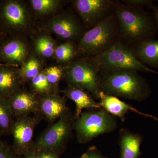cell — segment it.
<instances>
[{
    "label": "cell",
    "mask_w": 158,
    "mask_h": 158,
    "mask_svg": "<svg viewBox=\"0 0 158 158\" xmlns=\"http://www.w3.org/2000/svg\"><path fill=\"white\" fill-rule=\"evenodd\" d=\"M49 83L58 93V84L63 77L64 69L57 66H52L44 71Z\"/></svg>",
    "instance_id": "cell-26"
},
{
    "label": "cell",
    "mask_w": 158,
    "mask_h": 158,
    "mask_svg": "<svg viewBox=\"0 0 158 158\" xmlns=\"http://www.w3.org/2000/svg\"><path fill=\"white\" fill-rule=\"evenodd\" d=\"M157 2H158V1H157Z\"/></svg>",
    "instance_id": "cell-33"
},
{
    "label": "cell",
    "mask_w": 158,
    "mask_h": 158,
    "mask_svg": "<svg viewBox=\"0 0 158 158\" xmlns=\"http://www.w3.org/2000/svg\"><path fill=\"white\" fill-rule=\"evenodd\" d=\"M118 127L116 117L103 108L85 110L75 120L77 141L86 144L104 134L112 132Z\"/></svg>",
    "instance_id": "cell-4"
},
{
    "label": "cell",
    "mask_w": 158,
    "mask_h": 158,
    "mask_svg": "<svg viewBox=\"0 0 158 158\" xmlns=\"http://www.w3.org/2000/svg\"><path fill=\"white\" fill-rule=\"evenodd\" d=\"M40 72V63L35 57H31L29 59L19 71L20 77L23 82H30Z\"/></svg>",
    "instance_id": "cell-24"
},
{
    "label": "cell",
    "mask_w": 158,
    "mask_h": 158,
    "mask_svg": "<svg viewBox=\"0 0 158 158\" xmlns=\"http://www.w3.org/2000/svg\"><path fill=\"white\" fill-rule=\"evenodd\" d=\"M117 2L112 0H76L73 3L84 23L91 28L113 12Z\"/></svg>",
    "instance_id": "cell-8"
},
{
    "label": "cell",
    "mask_w": 158,
    "mask_h": 158,
    "mask_svg": "<svg viewBox=\"0 0 158 158\" xmlns=\"http://www.w3.org/2000/svg\"><path fill=\"white\" fill-rule=\"evenodd\" d=\"M23 83L19 71L12 69H0V98H9L21 88Z\"/></svg>",
    "instance_id": "cell-17"
},
{
    "label": "cell",
    "mask_w": 158,
    "mask_h": 158,
    "mask_svg": "<svg viewBox=\"0 0 158 158\" xmlns=\"http://www.w3.org/2000/svg\"><path fill=\"white\" fill-rule=\"evenodd\" d=\"M90 58L100 73L119 69L143 71L158 74V72L141 63L131 48L120 41L96 56Z\"/></svg>",
    "instance_id": "cell-5"
},
{
    "label": "cell",
    "mask_w": 158,
    "mask_h": 158,
    "mask_svg": "<svg viewBox=\"0 0 158 158\" xmlns=\"http://www.w3.org/2000/svg\"><path fill=\"white\" fill-rule=\"evenodd\" d=\"M32 90L38 96H42L52 93H58L49 83L44 71L41 72L30 81Z\"/></svg>",
    "instance_id": "cell-21"
},
{
    "label": "cell",
    "mask_w": 158,
    "mask_h": 158,
    "mask_svg": "<svg viewBox=\"0 0 158 158\" xmlns=\"http://www.w3.org/2000/svg\"><path fill=\"white\" fill-rule=\"evenodd\" d=\"M75 118L70 110L51 125L34 141L31 149H52L58 151L68 143L75 130Z\"/></svg>",
    "instance_id": "cell-7"
},
{
    "label": "cell",
    "mask_w": 158,
    "mask_h": 158,
    "mask_svg": "<svg viewBox=\"0 0 158 158\" xmlns=\"http://www.w3.org/2000/svg\"><path fill=\"white\" fill-rule=\"evenodd\" d=\"M39 109L40 115L52 124L69 111L65 99L58 93L40 96Z\"/></svg>",
    "instance_id": "cell-12"
},
{
    "label": "cell",
    "mask_w": 158,
    "mask_h": 158,
    "mask_svg": "<svg viewBox=\"0 0 158 158\" xmlns=\"http://www.w3.org/2000/svg\"><path fill=\"white\" fill-rule=\"evenodd\" d=\"M65 96L73 101L76 105L74 118L77 119L84 110H92L102 108L99 102L90 93L76 85H68L62 91Z\"/></svg>",
    "instance_id": "cell-13"
},
{
    "label": "cell",
    "mask_w": 158,
    "mask_h": 158,
    "mask_svg": "<svg viewBox=\"0 0 158 158\" xmlns=\"http://www.w3.org/2000/svg\"><path fill=\"white\" fill-rule=\"evenodd\" d=\"M113 12L118 25L119 41L131 48L143 40L153 39L157 33L152 13L143 8L117 2Z\"/></svg>",
    "instance_id": "cell-1"
},
{
    "label": "cell",
    "mask_w": 158,
    "mask_h": 158,
    "mask_svg": "<svg viewBox=\"0 0 158 158\" xmlns=\"http://www.w3.org/2000/svg\"><path fill=\"white\" fill-rule=\"evenodd\" d=\"M25 155L24 158H40L37 151L30 150L24 154Z\"/></svg>",
    "instance_id": "cell-31"
},
{
    "label": "cell",
    "mask_w": 158,
    "mask_h": 158,
    "mask_svg": "<svg viewBox=\"0 0 158 158\" xmlns=\"http://www.w3.org/2000/svg\"><path fill=\"white\" fill-rule=\"evenodd\" d=\"M14 120L6 99L0 98V136L11 135Z\"/></svg>",
    "instance_id": "cell-20"
},
{
    "label": "cell",
    "mask_w": 158,
    "mask_h": 158,
    "mask_svg": "<svg viewBox=\"0 0 158 158\" xmlns=\"http://www.w3.org/2000/svg\"><path fill=\"white\" fill-rule=\"evenodd\" d=\"M6 101L15 119L39 114V97L32 91L21 88Z\"/></svg>",
    "instance_id": "cell-11"
},
{
    "label": "cell",
    "mask_w": 158,
    "mask_h": 158,
    "mask_svg": "<svg viewBox=\"0 0 158 158\" xmlns=\"http://www.w3.org/2000/svg\"><path fill=\"white\" fill-rule=\"evenodd\" d=\"M4 14L6 20L11 25L25 27L28 21V15L24 6L17 2H10L5 6Z\"/></svg>",
    "instance_id": "cell-18"
},
{
    "label": "cell",
    "mask_w": 158,
    "mask_h": 158,
    "mask_svg": "<svg viewBox=\"0 0 158 158\" xmlns=\"http://www.w3.org/2000/svg\"><path fill=\"white\" fill-rule=\"evenodd\" d=\"M118 41V25L113 12L83 34L77 47V55L86 58L96 56Z\"/></svg>",
    "instance_id": "cell-3"
},
{
    "label": "cell",
    "mask_w": 158,
    "mask_h": 158,
    "mask_svg": "<svg viewBox=\"0 0 158 158\" xmlns=\"http://www.w3.org/2000/svg\"><path fill=\"white\" fill-rule=\"evenodd\" d=\"M56 48L55 41L48 35H41L35 40V50L43 57L49 58L52 56L54 55Z\"/></svg>",
    "instance_id": "cell-23"
},
{
    "label": "cell",
    "mask_w": 158,
    "mask_h": 158,
    "mask_svg": "<svg viewBox=\"0 0 158 158\" xmlns=\"http://www.w3.org/2000/svg\"><path fill=\"white\" fill-rule=\"evenodd\" d=\"M12 146L0 139V158H17Z\"/></svg>",
    "instance_id": "cell-27"
},
{
    "label": "cell",
    "mask_w": 158,
    "mask_h": 158,
    "mask_svg": "<svg viewBox=\"0 0 158 158\" xmlns=\"http://www.w3.org/2000/svg\"><path fill=\"white\" fill-rule=\"evenodd\" d=\"M33 10L39 15H46L56 11L60 1L57 0H32L31 1Z\"/></svg>",
    "instance_id": "cell-25"
},
{
    "label": "cell",
    "mask_w": 158,
    "mask_h": 158,
    "mask_svg": "<svg viewBox=\"0 0 158 158\" xmlns=\"http://www.w3.org/2000/svg\"><path fill=\"white\" fill-rule=\"evenodd\" d=\"M131 48L141 63L147 66L158 68V40H143Z\"/></svg>",
    "instance_id": "cell-16"
},
{
    "label": "cell",
    "mask_w": 158,
    "mask_h": 158,
    "mask_svg": "<svg viewBox=\"0 0 158 158\" xmlns=\"http://www.w3.org/2000/svg\"><path fill=\"white\" fill-rule=\"evenodd\" d=\"M142 141V137L140 134L121 128L119 133L120 158H138L141 153Z\"/></svg>",
    "instance_id": "cell-15"
},
{
    "label": "cell",
    "mask_w": 158,
    "mask_h": 158,
    "mask_svg": "<svg viewBox=\"0 0 158 158\" xmlns=\"http://www.w3.org/2000/svg\"><path fill=\"white\" fill-rule=\"evenodd\" d=\"M3 54L7 59L16 62H23L27 58L28 50L24 43L19 40L10 41L4 46Z\"/></svg>",
    "instance_id": "cell-19"
},
{
    "label": "cell",
    "mask_w": 158,
    "mask_h": 158,
    "mask_svg": "<svg viewBox=\"0 0 158 158\" xmlns=\"http://www.w3.org/2000/svg\"><path fill=\"white\" fill-rule=\"evenodd\" d=\"M79 158H105L99 152L98 150L96 147L90 148L87 152L84 154L81 157Z\"/></svg>",
    "instance_id": "cell-30"
},
{
    "label": "cell",
    "mask_w": 158,
    "mask_h": 158,
    "mask_svg": "<svg viewBox=\"0 0 158 158\" xmlns=\"http://www.w3.org/2000/svg\"><path fill=\"white\" fill-rule=\"evenodd\" d=\"M54 55L59 62H71L77 55V47L73 42L66 41L56 47Z\"/></svg>",
    "instance_id": "cell-22"
},
{
    "label": "cell",
    "mask_w": 158,
    "mask_h": 158,
    "mask_svg": "<svg viewBox=\"0 0 158 158\" xmlns=\"http://www.w3.org/2000/svg\"><path fill=\"white\" fill-rule=\"evenodd\" d=\"M41 118L39 114H34L15 119L11 135L12 147L17 154L26 153L31 149L34 130Z\"/></svg>",
    "instance_id": "cell-9"
},
{
    "label": "cell",
    "mask_w": 158,
    "mask_h": 158,
    "mask_svg": "<svg viewBox=\"0 0 158 158\" xmlns=\"http://www.w3.org/2000/svg\"><path fill=\"white\" fill-rule=\"evenodd\" d=\"M152 13L154 18L158 30V6L153 5L152 8Z\"/></svg>",
    "instance_id": "cell-32"
},
{
    "label": "cell",
    "mask_w": 158,
    "mask_h": 158,
    "mask_svg": "<svg viewBox=\"0 0 158 158\" xmlns=\"http://www.w3.org/2000/svg\"><path fill=\"white\" fill-rule=\"evenodd\" d=\"M62 79L68 85L78 86L99 100L101 92L100 72L90 58L74 60L64 69Z\"/></svg>",
    "instance_id": "cell-6"
},
{
    "label": "cell",
    "mask_w": 158,
    "mask_h": 158,
    "mask_svg": "<svg viewBox=\"0 0 158 158\" xmlns=\"http://www.w3.org/2000/svg\"><path fill=\"white\" fill-rule=\"evenodd\" d=\"M102 91L117 98L141 102L151 91L146 80L138 72L119 69L100 73Z\"/></svg>",
    "instance_id": "cell-2"
},
{
    "label": "cell",
    "mask_w": 158,
    "mask_h": 158,
    "mask_svg": "<svg viewBox=\"0 0 158 158\" xmlns=\"http://www.w3.org/2000/svg\"><path fill=\"white\" fill-rule=\"evenodd\" d=\"M154 2L152 0H123L121 2L133 7L143 8V7L151 9L153 6Z\"/></svg>",
    "instance_id": "cell-28"
},
{
    "label": "cell",
    "mask_w": 158,
    "mask_h": 158,
    "mask_svg": "<svg viewBox=\"0 0 158 158\" xmlns=\"http://www.w3.org/2000/svg\"><path fill=\"white\" fill-rule=\"evenodd\" d=\"M48 27L60 38L68 41L80 40L83 35L80 20L75 15L70 12H65L53 18L48 23Z\"/></svg>",
    "instance_id": "cell-10"
},
{
    "label": "cell",
    "mask_w": 158,
    "mask_h": 158,
    "mask_svg": "<svg viewBox=\"0 0 158 158\" xmlns=\"http://www.w3.org/2000/svg\"><path fill=\"white\" fill-rule=\"evenodd\" d=\"M99 100L102 108L113 116L120 118L122 121H124L126 115L130 111L158 120L157 118L142 113L127 103L121 101L118 98L106 94L102 91L100 93Z\"/></svg>",
    "instance_id": "cell-14"
},
{
    "label": "cell",
    "mask_w": 158,
    "mask_h": 158,
    "mask_svg": "<svg viewBox=\"0 0 158 158\" xmlns=\"http://www.w3.org/2000/svg\"><path fill=\"white\" fill-rule=\"evenodd\" d=\"M37 151L40 158H59L57 151L52 149H43Z\"/></svg>",
    "instance_id": "cell-29"
}]
</instances>
